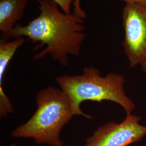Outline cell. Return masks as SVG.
I'll return each instance as SVG.
<instances>
[{
  "label": "cell",
  "mask_w": 146,
  "mask_h": 146,
  "mask_svg": "<svg viewBox=\"0 0 146 146\" xmlns=\"http://www.w3.org/2000/svg\"><path fill=\"white\" fill-rule=\"evenodd\" d=\"M141 117L127 114L120 123L110 122L98 128L84 146H128L146 135V126L140 124Z\"/></svg>",
  "instance_id": "5"
},
{
  "label": "cell",
  "mask_w": 146,
  "mask_h": 146,
  "mask_svg": "<svg viewBox=\"0 0 146 146\" xmlns=\"http://www.w3.org/2000/svg\"><path fill=\"white\" fill-rule=\"evenodd\" d=\"M36 102L37 108L31 118L18 126L11 136L33 138L37 144L63 146L61 131L75 115L69 98L61 89L49 87L37 93Z\"/></svg>",
  "instance_id": "3"
},
{
  "label": "cell",
  "mask_w": 146,
  "mask_h": 146,
  "mask_svg": "<svg viewBox=\"0 0 146 146\" xmlns=\"http://www.w3.org/2000/svg\"><path fill=\"white\" fill-rule=\"evenodd\" d=\"M40 14L26 26L17 25L11 31L2 34V40L27 37L34 43L46 45L42 52L35 55L42 59L47 54L63 66L68 64L69 55H78L86 34L84 19L75 14L62 13L53 0H36Z\"/></svg>",
  "instance_id": "1"
},
{
  "label": "cell",
  "mask_w": 146,
  "mask_h": 146,
  "mask_svg": "<svg viewBox=\"0 0 146 146\" xmlns=\"http://www.w3.org/2000/svg\"><path fill=\"white\" fill-rule=\"evenodd\" d=\"M73 5L74 7V14L81 17L83 19L86 18V14L85 11L81 8L80 5V0H75L73 3Z\"/></svg>",
  "instance_id": "9"
},
{
  "label": "cell",
  "mask_w": 146,
  "mask_h": 146,
  "mask_svg": "<svg viewBox=\"0 0 146 146\" xmlns=\"http://www.w3.org/2000/svg\"><path fill=\"white\" fill-rule=\"evenodd\" d=\"M56 81L70 100L75 115L91 117L80 109V104L86 101H113L120 105L127 114L135 108V104L125 93V78L122 75L109 73L103 77L97 68L86 67L82 74L64 75L58 77Z\"/></svg>",
  "instance_id": "2"
},
{
  "label": "cell",
  "mask_w": 146,
  "mask_h": 146,
  "mask_svg": "<svg viewBox=\"0 0 146 146\" xmlns=\"http://www.w3.org/2000/svg\"><path fill=\"white\" fill-rule=\"evenodd\" d=\"M29 0H0V31L6 34L24 15Z\"/></svg>",
  "instance_id": "6"
},
{
  "label": "cell",
  "mask_w": 146,
  "mask_h": 146,
  "mask_svg": "<svg viewBox=\"0 0 146 146\" xmlns=\"http://www.w3.org/2000/svg\"><path fill=\"white\" fill-rule=\"evenodd\" d=\"M125 31L123 46L131 67L146 58V7L125 3L122 12Z\"/></svg>",
  "instance_id": "4"
},
{
  "label": "cell",
  "mask_w": 146,
  "mask_h": 146,
  "mask_svg": "<svg viewBox=\"0 0 146 146\" xmlns=\"http://www.w3.org/2000/svg\"><path fill=\"white\" fill-rule=\"evenodd\" d=\"M18 146L16 144H15V143H13V144H11V146Z\"/></svg>",
  "instance_id": "12"
},
{
  "label": "cell",
  "mask_w": 146,
  "mask_h": 146,
  "mask_svg": "<svg viewBox=\"0 0 146 146\" xmlns=\"http://www.w3.org/2000/svg\"><path fill=\"white\" fill-rule=\"evenodd\" d=\"M25 42L23 37L15 38L8 42L1 40L0 42V87H2L3 78L8 63L17 49Z\"/></svg>",
  "instance_id": "7"
},
{
  "label": "cell",
  "mask_w": 146,
  "mask_h": 146,
  "mask_svg": "<svg viewBox=\"0 0 146 146\" xmlns=\"http://www.w3.org/2000/svg\"><path fill=\"white\" fill-rule=\"evenodd\" d=\"M60 7V8L62 9L64 13L67 14H70L71 11V5L72 3L75 2V0H53Z\"/></svg>",
  "instance_id": "8"
},
{
  "label": "cell",
  "mask_w": 146,
  "mask_h": 146,
  "mask_svg": "<svg viewBox=\"0 0 146 146\" xmlns=\"http://www.w3.org/2000/svg\"><path fill=\"white\" fill-rule=\"evenodd\" d=\"M140 66H141L142 70L143 72V73H145L146 76V58L141 63Z\"/></svg>",
  "instance_id": "11"
},
{
  "label": "cell",
  "mask_w": 146,
  "mask_h": 146,
  "mask_svg": "<svg viewBox=\"0 0 146 146\" xmlns=\"http://www.w3.org/2000/svg\"><path fill=\"white\" fill-rule=\"evenodd\" d=\"M125 3H134L146 7V0H122Z\"/></svg>",
  "instance_id": "10"
}]
</instances>
